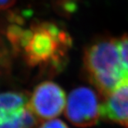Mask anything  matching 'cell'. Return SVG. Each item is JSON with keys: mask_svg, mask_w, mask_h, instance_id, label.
<instances>
[{"mask_svg": "<svg viewBox=\"0 0 128 128\" xmlns=\"http://www.w3.org/2000/svg\"><path fill=\"white\" fill-rule=\"evenodd\" d=\"M83 62L89 82L104 97L128 84L115 38L100 36L90 42L84 50Z\"/></svg>", "mask_w": 128, "mask_h": 128, "instance_id": "obj_2", "label": "cell"}, {"mask_svg": "<svg viewBox=\"0 0 128 128\" xmlns=\"http://www.w3.org/2000/svg\"><path fill=\"white\" fill-rule=\"evenodd\" d=\"M99 97L94 90L79 86L72 90L66 100L65 115L67 120L77 127L94 126L100 116Z\"/></svg>", "mask_w": 128, "mask_h": 128, "instance_id": "obj_3", "label": "cell"}, {"mask_svg": "<svg viewBox=\"0 0 128 128\" xmlns=\"http://www.w3.org/2000/svg\"><path fill=\"white\" fill-rule=\"evenodd\" d=\"M16 0H0V10H6L12 6Z\"/></svg>", "mask_w": 128, "mask_h": 128, "instance_id": "obj_10", "label": "cell"}, {"mask_svg": "<svg viewBox=\"0 0 128 128\" xmlns=\"http://www.w3.org/2000/svg\"><path fill=\"white\" fill-rule=\"evenodd\" d=\"M56 10L63 16H70L76 12L77 8V0H53Z\"/></svg>", "mask_w": 128, "mask_h": 128, "instance_id": "obj_8", "label": "cell"}, {"mask_svg": "<svg viewBox=\"0 0 128 128\" xmlns=\"http://www.w3.org/2000/svg\"><path fill=\"white\" fill-rule=\"evenodd\" d=\"M7 37L30 67L56 74L67 62L72 39L56 23L36 22L28 29L12 25L8 28Z\"/></svg>", "mask_w": 128, "mask_h": 128, "instance_id": "obj_1", "label": "cell"}, {"mask_svg": "<svg viewBox=\"0 0 128 128\" xmlns=\"http://www.w3.org/2000/svg\"><path fill=\"white\" fill-rule=\"evenodd\" d=\"M29 104L38 120H52L65 110L66 94L55 82L43 81L34 89Z\"/></svg>", "mask_w": 128, "mask_h": 128, "instance_id": "obj_5", "label": "cell"}, {"mask_svg": "<svg viewBox=\"0 0 128 128\" xmlns=\"http://www.w3.org/2000/svg\"><path fill=\"white\" fill-rule=\"evenodd\" d=\"M116 44L128 81V34H124L121 37L116 39Z\"/></svg>", "mask_w": 128, "mask_h": 128, "instance_id": "obj_7", "label": "cell"}, {"mask_svg": "<svg viewBox=\"0 0 128 128\" xmlns=\"http://www.w3.org/2000/svg\"><path fill=\"white\" fill-rule=\"evenodd\" d=\"M39 128H69V126L60 120L52 119L41 124Z\"/></svg>", "mask_w": 128, "mask_h": 128, "instance_id": "obj_9", "label": "cell"}, {"mask_svg": "<svg viewBox=\"0 0 128 128\" xmlns=\"http://www.w3.org/2000/svg\"><path fill=\"white\" fill-rule=\"evenodd\" d=\"M29 101L24 93L0 94V128H36L39 120L31 110Z\"/></svg>", "mask_w": 128, "mask_h": 128, "instance_id": "obj_4", "label": "cell"}, {"mask_svg": "<svg viewBox=\"0 0 128 128\" xmlns=\"http://www.w3.org/2000/svg\"><path fill=\"white\" fill-rule=\"evenodd\" d=\"M100 116L128 128V84L120 86L104 96L100 106Z\"/></svg>", "mask_w": 128, "mask_h": 128, "instance_id": "obj_6", "label": "cell"}]
</instances>
